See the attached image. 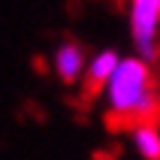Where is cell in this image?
I'll use <instances>...</instances> for the list:
<instances>
[{
  "label": "cell",
  "instance_id": "6da1fadb",
  "mask_svg": "<svg viewBox=\"0 0 160 160\" xmlns=\"http://www.w3.org/2000/svg\"><path fill=\"white\" fill-rule=\"evenodd\" d=\"M103 100L115 121L142 124L154 121L160 112V85L151 63L142 58H118L115 70L103 85Z\"/></svg>",
  "mask_w": 160,
  "mask_h": 160
},
{
  "label": "cell",
  "instance_id": "7a4b0ae2",
  "mask_svg": "<svg viewBox=\"0 0 160 160\" xmlns=\"http://www.w3.org/2000/svg\"><path fill=\"white\" fill-rule=\"evenodd\" d=\"M127 15L136 58L151 63L160 54V0H130Z\"/></svg>",
  "mask_w": 160,
  "mask_h": 160
},
{
  "label": "cell",
  "instance_id": "3957f363",
  "mask_svg": "<svg viewBox=\"0 0 160 160\" xmlns=\"http://www.w3.org/2000/svg\"><path fill=\"white\" fill-rule=\"evenodd\" d=\"M85 67H88V61H85V48H82L79 42L67 39V42H61L54 48L52 70H54V76H58L63 85H76V82L82 79V72H85Z\"/></svg>",
  "mask_w": 160,
  "mask_h": 160
},
{
  "label": "cell",
  "instance_id": "277c9868",
  "mask_svg": "<svg viewBox=\"0 0 160 160\" xmlns=\"http://www.w3.org/2000/svg\"><path fill=\"white\" fill-rule=\"evenodd\" d=\"M115 63H118V52L115 48H103V52L94 54L88 61V67H85V88H82V94H85V97L100 94L103 85L109 82V76H112V70H115Z\"/></svg>",
  "mask_w": 160,
  "mask_h": 160
},
{
  "label": "cell",
  "instance_id": "5b68a950",
  "mask_svg": "<svg viewBox=\"0 0 160 160\" xmlns=\"http://www.w3.org/2000/svg\"><path fill=\"white\" fill-rule=\"evenodd\" d=\"M130 139H133V148L142 160H160V127L154 121L133 124Z\"/></svg>",
  "mask_w": 160,
  "mask_h": 160
}]
</instances>
